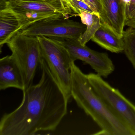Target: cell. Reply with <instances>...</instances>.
Segmentation results:
<instances>
[{
    "label": "cell",
    "instance_id": "cell-1",
    "mask_svg": "<svg viewBox=\"0 0 135 135\" xmlns=\"http://www.w3.org/2000/svg\"><path fill=\"white\" fill-rule=\"evenodd\" d=\"M38 83L23 91L20 105L4 114L0 121V135H32L55 130L67 114L66 95L43 58Z\"/></svg>",
    "mask_w": 135,
    "mask_h": 135
},
{
    "label": "cell",
    "instance_id": "cell-2",
    "mask_svg": "<svg viewBox=\"0 0 135 135\" xmlns=\"http://www.w3.org/2000/svg\"><path fill=\"white\" fill-rule=\"evenodd\" d=\"M71 94L79 107L100 127L95 134L133 135L126 125L114 113L93 89L87 75L73 61L71 66Z\"/></svg>",
    "mask_w": 135,
    "mask_h": 135
},
{
    "label": "cell",
    "instance_id": "cell-3",
    "mask_svg": "<svg viewBox=\"0 0 135 135\" xmlns=\"http://www.w3.org/2000/svg\"><path fill=\"white\" fill-rule=\"evenodd\" d=\"M7 44L20 69L25 90L33 85L36 72L43 60L39 41L37 37L18 32Z\"/></svg>",
    "mask_w": 135,
    "mask_h": 135
},
{
    "label": "cell",
    "instance_id": "cell-4",
    "mask_svg": "<svg viewBox=\"0 0 135 135\" xmlns=\"http://www.w3.org/2000/svg\"><path fill=\"white\" fill-rule=\"evenodd\" d=\"M37 37L42 57L69 102L72 97L71 66L74 61L66 48L54 38Z\"/></svg>",
    "mask_w": 135,
    "mask_h": 135
},
{
    "label": "cell",
    "instance_id": "cell-5",
    "mask_svg": "<svg viewBox=\"0 0 135 135\" xmlns=\"http://www.w3.org/2000/svg\"><path fill=\"white\" fill-rule=\"evenodd\" d=\"M87 75L95 92L135 135V105L102 76L92 73Z\"/></svg>",
    "mask_w": 135,
    "mask_h": 135
},
{
    "label": "cell",
    "instance_id": "cell-6",
    "mask_svg": "<svg viewBox=\"0 0 135 135\" xmlns=\"http://www.w3.org/2000/svg\"><path fill=\"white\" fill-rule=\"evenodd\" d=\"M86 29L83 23L67 17L37 22L19 32L32 37L45 36L52 38L78 39Z\"/></svg>",
    "mask_w": 135,
    "mask_h": 135
},
{
    "label": "cell",
    "instance_id": "cell-7",
    "mask_svg": "<svg viewBox=\"0 0 135 135\" xmlns=\"http://www.w3.org/2000/svg\"><path fill=\"white\" fill-rule=\"evenodd\" d=\"M53 38L66 48L74 61L80 60L88 64L102 77L107 78L114 71V65L106 53L97 52L83 45L78 39Z\"/></svg>",
    "mask_w": 135,
    "mask_h": 135
},
{
    "label": "cell",
    "instance_id": "cell-8",
    "mask_svg": "<svg viewBox=\"0 0 135 135\" xmlns=\"http://www.w3.org/2000/svg\"><path fill=\"white\" fill-rule=\"evenodd\" d=\"M102 9L99 13L102 23L117 36L122 38L126 20L124 0H99Z\"/></svg>",
    "mask_w": 135,
    "mask_h": 135
},
{
    "label": "cell",
    "instance_id": "cell-9",
    "mask_svg": "<svg viewBox=\"0 0 135 135\" xmlns=\"http://www.w3.org/2000/svg\"><path fill=\"white\" fill-rule=\"evenodd\" d=\"M6 7L23 11L60 13L66 17L68 15H73L61 0L45 1H10L7 0Z\"/></svg>",
    "mask_w": 135,
    "mask_h": 135
},
{
    "label": "cell",
    "instance_id": "cell-10",
    "mask_svg": "<svg viewBox=\"0 0 135 135\" xmlns=\"http://www.w3.org/2000/svg\"><path fill=\"white\" fill-rule=\"evenodd\" d=\"M10 88L24 89L20 69L11 55L0 60V90Z\"/></svg>",
    "mask_w": 135,
    "mask_h": 135
},
{
    "label": "cell",
    "instance_id": "cell-11",
    "mask_svg": "<svg viewBox=\"0 0 135 135\" xmlns=\"http://www.w3.org/2000/svg\"><path fill=\"white\" fill-rule=\"evenodd\" d=\"M91 40L102 48L114 53L124 52L122 38L117 36L108 27L102 23Z\"/></svg>",
    "mask_w": 135,
    "mask_h": 135
},
{
    "label": "cell",
    "instance_id": "cell-12",
    "mask_svg": "<svg viewBox=\"0 0 135 135\" xmlns=\"http://www.w3.org/2000/svg\"><path fill=\"white\" fill-rule=\"evenodd\" d=\"M8 8L11 9L18 20L19 31L37 22L51 19L66 17L60 13L31 11L17 10L10 8Z\"/></svg>",
    "mask_w": 135,
    "mask_h": 135
},
{
    "label": "cell",
    "instance_id": "cell-13",
    "mask_svg": "<svg viewBox=\"0 0 135 135\" xmlns=\"http://www.w3.org/2000/svg\"><path fill=\"white\" fill-rule=\"evenodd\" d=\"M19 32L18 20L10 8L0 9V46L7 42Z\"/></svg>",
    "mask_w": 135,
    "mask_h": 135
},
{
    "label": "cell",
    "instance_id": "cell-14",
    "mask_svg": "<svg viewBox=\"0 0 135 135\" xmlns=\"http://www.w3.org/2000/svg\"><path fill=\"white\" fill-rule=\"evenodd\" d=\"M75 16H79L82 23L86 26L85 32L78 39L81 45H86L101 26L99 14L94 12H91L81 11L79 14L76 15Z\"/></svg>",
    "mask_w": 135,
    "mask_h": 135
},
{
    "label": "cell",
    "instance_id": "cell-15",
    "mask_svg": "<svg viewBox=\"0 0 135 135\" xmlns=\"http://www.w3.org/2000/svg\"><path fill=\"white\" fill-rule=\"evenodd\" d=\"M122 39L124 52L135 69V28H128L124 31Z\"/></svg>",
    "mask_w": 135,
    "mask_h": 135
},
{
    "label": "cell",
    "instance_id": "cell-16",
    "mask_svg": "<svg viewBox=\"0 0 135 135\" xmlns=\"http://www.w3.org/2000/svg\"><path fill=\"white\" fill-rule=\"evenodd\" d=\"M125 4L126 22L133 19L135 16V0H124Z\"/></svg>",
    "mask_w": 135,
    "mask_h": 135
},
{
    "label": "cell",
    "instance_id": "cell-17",
    "mask_svg": "<svg viewBox=\"0 0 135 135\" xmlns=\"http://www.w3.org/2000/svg\"><path fill=\"white\" fill-rule=\"evenodd\" d=\"M94 12L99 14L102 9V6L99 0H84Z\"/></svg>",
    "mask_w": 135,
    "mask_h": 135
},
{
    "label": "cell",
    "instance_id": "cell-18",
    "mask_svg": "<svg viewBox=\"0 0 135 135\" xmlns=\"http://www.w3.org/2000/svg\"><path fill=\"white\" fill-rule=\"evenodd\" d=\"M61 1L64 2L65 6L68 8V9L72 13V8L74 2L76 0H61ZM78 1H80V0H78ZM82 1H84V0H82Z\"/></svg>",
    "mask_w": 135,
    "mask_h": 135
},
{
    "label": "cell",
    "instance_id": "cell-19",
    "mask_svg": "<svg viewBox=\"0 0 135 135\" xmlns=\"http://www.w3.org/2000/svg\"><path fill=\"white\" fill-rule=\"evenodd\" d=\"M125 26L135 28V16L133 19L126 22Z\"/></svg>",
    "mask_w": 135,
    "mask_h": 135
},
{
    "label": "cell",
    "instance_id": "cell-20",
    "mask_svg": "<svg viewBox=\"0 0 135 135\" xmlns=\"http://www.w3.org/2000/svg\"><path fill=\"white\" fill-rule=\"evenodd\" d=\"M10 1H49L51 0H9Z\"/></svg>",
    "mask_w": 135,
    "mask_h": 135
}]
</instances>
